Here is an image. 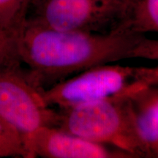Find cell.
Returning <instances> with one entry per match:
<instances>
[{
  "mask_svg": "<svg viewBox=\"0 0 158 158\" xmlns=\"http://www.w3.org/2000/svg\"><path fill=\"white\" fill-rule=\"evenodd\" d=\"M143 85L138 84L125 93L105 100L72 108H56V127L89 141L113 146L139 158L127 98Z\"/></svg>",
  "mask_w": 158,
  "mask_h": 158,
  "instance_id": "obj_2",
  "label": "cell"
},
{
  "mask_svg": "<svg viewBox=\"0 0 158 158\" xmlns=\"http://www.w3.org/2000/svg\"><path fill=\"white\" fill-rule=\"evenodd\" d=\"M21 33L0 28V66L21 63L19 56Z\"/></svg>",
  "mask_w": 158,
  "mask_h": 158,
  "instance_id": "obj_12",
  "label": "cell"
},
{
  "mask_svg": "<svg viewBox=\"0 0 158 158\" xmlns=\"http://www.w3.org/2000/svg\"><path fill=\"white\" fill-rule=\"evenodd\" d=\"M127 0H31L27 22L62 31L109 33L123 18Z\"/></svg>",
  "mask_w": 158,
  "mask_h": 158,
  "instance_id": "obj_3",
  "label": "cell"
},
{
  "mask_svg": "<svg viewBox=\"0 0 158 158\" xmlns=\"http://www.w3.org/2000/svg\"><path fill=\"white\" fill-rule=\"evenodd\" d=\"M31 158L22 134L0 116V157Z\"/></svg>",
  "mask_w": 158,
  "mask_h": 158,
  "instance_id": "obj_11",
  "label": "cell"
},
{
  "mask_svg": "<svg viewBox=\"0 0 158 158\" xmlns=\"http://www.w3.org/2000/svg\"><path fill=\"white\" fill-rule=\"evenodd\" d=\"M0 116L24 136L27 145L39 128L56 125L57 110L46 104L21 63L0 66Z\"/></svg>",
  "mask_w": 158,
  "mask_h": 158,
  "instance_id": "obj_4",
  "label": "cell"
},
{
  "mask_svg": "<svg viewBox=\"0 0 158 158\" xmlns=\"http://www.w3.org/2000/svg\"><path fill=\"white\" fill-rule=\"evenodd\" d=\"M141 84L136 67L112 63L82 71L42 89V94L51 107L68 108L119 95Z\"/></svg>",
  "mask_w": 158,
  "mask_h": 158,
  "instance_id": "obj_5",
  "label": "cell"
},
{
  "mask_svg": "<svg viewBox=\"0 0 158 158\" xmlns=\"http://www.w3.org/2000/svg\"><path fill=\"white\" fill-rule=\"evenodd\" d=\"M134 58L149 59L156 62L153 67H136V78L146 86L158 85V39L144 35L134 53Z\"/></svg>",
  "mask_w": 158,
  "mask_h": 158,
  "instance_id": "obj_9",
  "label": "cell"
},
{
  "mask_svg": "<svg viewBox=\"0 0 158 158\" xmlns=\"http://www.w3.org/2000/svg\"><path fill=\"white\" fill-rule=\"evenodd\" d=\"M116 31L142 35L158 33V0H127Z\"/></svg>",
  "mask_w": 158,
  "mask_h": 158,
  "instance_id": "obj_8",
  "label": "cell"
},
{
  "mask_svg": "<svg viewBox=\"0 0 158 158\" xmlns=\"http://www.w3.org/2000/svg\"><path fill=\"white\" fill-rule=\"evenodd\" d=\"M144 35L56 30L26 21L19 56L32 80L45 89L98 65L134 58Z\"/></svg>",
  "mask_w": 158,
  "mask_h": 158,
  "instance_id": "obj_1",
  "label": "cell"
},
{
  "mask_svg": "<svg viewBox=\"0 0 158 158\" xmlns=\"http://www.w3.org/2000/svg\"><path fill=\"white\" fill-rule=\"evenodd\" d=\"M127 102L139 158H158V85L136 89Z\"/></svg>",
  "mask_w": 158,
  "mask_h": 158,
  "instance_id": "obj_7",
  "label": "cell"
},
{
  "mask_svg": "<svg viewBox=\"0 0 158 158\" xmlns=\"http://www.w3.org/2000/svg\"><path fill=\"white\" fill-rule=\"evenodd\" d=\"M31 0H0V28L21 33Z\"/></svg>",
  "mask_w": 158,
  "mask_h": 158,
  "instance_id": "obj_10",
  "label": "cell"
},
{
  "mask_svg": "<svg viewBox=\"0 0 158 158\" xmlns=\"http://www.w3.org/2000/svg\"><path fill=\"white\" fill-rule=\"evenodd\" d=\"M31 158H135L110 145L97 143L56 127L36 130L27 140Z\"/></svg>",
  "mask_w": 158,
  "mask_h": 158,
  "instance_id": "obj_6",
  "label": "cell"
}]
</instances>
